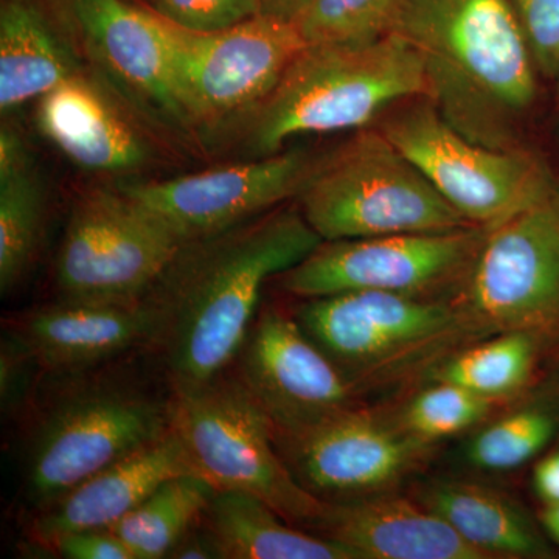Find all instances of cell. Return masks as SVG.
<instances>
[{"label": "cell", "instance_id": "cell-6", "mask_svg": "<svg viewBox=\"0 0 559 559\" xmlns=\"http://www.w3.org/2000/svg\"><path fill=\"white\" fill-rule=\"evenodd\" d=\"M171 428L198 473L216 489L249 492L290 524L311 528L326 510L290 473L277 450L271 419L237 374L173 395Z\"/></svg>", "mask_w": 559, "mask_h": 559}, {"label": "cell", "instance_id": "cell-39", "mask_svg": "<svg viewBox=\"0 0 559 559\" xmlns=\"http://www.w3.org/2000/svg\"><path fill=\"white\" fill-rule=\"evenodd\" d=\"M558 102H559V84H558Z\"/></svg>", "mask_w": 559, "mask_h": 559}, {"label": "cell", "instance_id": "cell-32", "mask_svg": "<svg viewBox=\"0 0 559 559\" xmlns=\"http://www.w3.org/2000/svg\"><path fill=\"white\" fill-rule=\"evenodd\" d=\"M5 336L0 349V396L3 414L10 415L31 396L33 373L43 370L20 341L9 333Z\"/></svg>", "mask_w": 559, "mask_h": 559}, {"label": "cell", "instance_id": "cell-29", "mask_svg": "<svg viewBox=\"0 0 559 559\" xmlns=\"http://www.w3.org/2000/svg\"><path fill=\"white\" fill-rule=\"evenodd\" d=\"M491 403L462 385L437 381L407 404L401 428L432 443L477 425L491 409Z\"/></svg>", "mask_w": 559, "mask_h": 559}, {"label": "cell", "instance_id": "cell-9", "mask_svg": "<svg viewBox=\"0 0 559 559\" xmlns=\"http://www.w3.org/2000/svg\"><path fill=\"white\" fill-rule=\"evenodd\" d=\"M380 131L474 226L491 229L554 187L539 162L466 138L429 97L385 117Z\"/></svg>", "mask_w": 559, "mask_h": 559}, {"label": "cell", "instance_id": "cell-22", "mask_svg": "<svg viewBox=\"0 0 559 559\" xmlns=\"http://www.w3.org/2000/svg\"><path fill=\"white\" fill-rule=\"evenodd\" d=\"M80 75L75 57L36 0L0 7V109L43 98Z\"/></svg>", "mask_w": 559, "mask_h": 559}, {"label": "cell", "instance_id": "cell-23", "mask_svg": "<svg viewBox=\"0 0 559 559\" xmlns=\"http://www.w3.org/2000/svg\"><path fill=\"white\" fill-rule=\"evenodd\" d=\"M423 506L487 558L533 557L543 551L538 535L520 509L481 485L439 481L426 489Z\"/></svg>", "mask_w": 559, "mask_h": 559}, {"label": "cell", "instance_id": "cell-37", "mask_svg": "<svg viewBox=\"0 0 559 559\" xmlns=\"http://www.w3.org/2000/svg\"><path fill=\"white\" fill-rule=\"evenodd\" d=\"M311 0H261V14L296 24Z\"/></svg>", "mask_w": 559, "mask_h": 559}, {"label": "cell", "instance_id": "cell-27", "mask_svg": "<svg viewBox=\"0 0 559 559\" xmlns=\"http://www.w3.org/2000/svg\"><path fill=\"white\" fill-rule=\"evenodd\" d=\"M404 0H311L296 22L307 46H367L400 31Z\"/></svg>", "mask_w": 559, "mask_h": 559}, {"label": "cell", "instance_id": "cell-15", "mask_svg": "<svg viewBox=\"0 0 559 559\" xmlns=\"http://www.w3.org/2000/svg\"><path fill=\"white\" fill-rule=\"evenodd\" d=\"M234 366L275 430H297L355 407L358 389L278 308L259 311Z\"/></svg>", "mask_w": 559, "mask_h": 559}, {"label": "cell", "instance_id": "cell-7", "mask_svg": "<svg viewBox=\"0 0 559 559\" xmlns=\"http://www.w3.org/2000/svg\"><path fill=\"white\" fill-rule=\"evenodd\" d=\"M296 319L356 389L421 366L476 334L459 305L381 290L308 299Z\"/></svg>", "mask_w": 559, "mask_h": 559}, {"label": "cell", "instance_id": "cell-36", "mask_svg": "<svg viewBox=\"0 0 559 559\" xmlns=\"http://www.w3.org/2000/svg\"><path fill=\"white\" fill-rule=\"evenodd\" d=\"M533 484L539 498L547 506L559 502V452L538 463L533 474Z\"/></svg>", "mask_w": 559, "mask_h": 559}, {"label": "cell", "instance_id": "cell-21", "mask_svg": "<svg viewBox=\"0 0 559 559\" xmlns=\"http://www.w3.org/2000/svg\"><path fill=\"white\" fill-rule=\"evenodd\" d=\"M201 522L219 559H356L347 547L296 527L249 492L216 489Z\"/></svg>", "mask_w": 559, "mask_h": 559}, {"label": "cell", "instance_id": "cell-16", "mask_svg": "<svg viewBox=\"0 0 559 559\" xmlns=\"http://www.w3.org/2000/svg\"><path fill=\"white\" fill-rule=\"evenodd\" d=\"M64 5L84 46L112 79L165 120L191 127L160 16L128 0H64Z\"/></svg>", "mask_w": 559, "mask_h": 559}, {"label": "cell", "instance_id": "cell-12", "mask_svg": "<svg viewBox=\"0 0 559 559\" xmlns=\"http://www.w3.org/2000/svg\"><path fill=\"white\" fill-rule=\"evenodd\" d=\"M488 227L322 241L307 259L278 275L300 299L355 290L421 296L468 275Z\"/></svg>", "mask_w": 559, "mask_h": 559}, {"label": "cell", "instance_id": "cell-26", "mask_svg": "<svg viewBox=\"0 0 559 559\" xmlns=\"http://www.w3.org/2000/svg\"><path fill=\"white\" fill-rule=\"evenodd\" d=\"M535 360V336L527 333L496 334L447 360L436 373L437 381L477 393L491 401L520 390L528 381Z\"/></svg>", "mask_w": 559, "mask_h": 559}, {"label": "cell", "instance_id": "cell-3", "mask_svg": "<svg viewBox=\"0 0 559 559\" xmlns=\"http://www.w3.org/2000/svg\"><path fill=\"white\" fill-rule=\"evenodd\" d=\"M120 360L55 374L60 384L40 401L24 447L22 491L36 513L170 432L173 395Z\"/></svg>", "mask_w": 559, "mask_h": 559}, {"label": "cell", "instance_id": "cell-19", "mask_svg": "<svg viewBox=\"0 0 559 559\" xmlns=\"http://www.w3.org/2000/svg\"><path fill=\"white\" fill-rule=\"evenodd\" d=\"M312 532L336 540L356 559H485L425 506L390 496L326 502Z\"/></svg>", "mask_w": 559, "mask_h": 559}, {"label": "cell", "instance_id": "cell-18", "mask_svg": "<svg viewBox=\"0 0 559 559\" xmlns=\"http://www.w3.org/2000/svg\"><path fill=\"white\" fill-rule=\"evenodd\" d=\"M198 473L175 429L106 466L36 513L32 538L43 547L80 530L112 528L171 477ZM202 476V474H201Z\"/></svg>", "mask_w": 559, "mask_h": 559}, {"label": "cell", "instance_id": "cell-13", "mask_svg": "<svg viewBox=\"0 0 559 559\" xmlns=\"http://www.w3.org/2000/svg\"><path fill=\"white\" fill-rule=\"evenodd\" d=\"M274 440L294 477L323 502L388 492L430 454V441L358 407L308 428L274 429Z\"/></svg>", "mask_w": 559, "mask_h": 559}, {"label": "cell", "instance_id": "cell-11", "mask_svg": "<svg viewBox=\"0 0 559 559\" xmlns=\"http://www.w3.org/2000/svg\"><path fill=\"white\" fill-rule=\"evenodd\" d=\"M176 83L191 127L234 123L277 86L307 47L296 24L259 16L215 33L165 21Z\"/></svg>", "mask_w": 559, "mask_h": 559}, {"label": "cell", "instance_id": "cell-35", "mask_svg": "<svg viewBox=\"0 0 559 559\" xmlns=\"http://www.w3.org/2000/svg\"><path fill=\"white\" fill-rule=\"evenodd\" d=\"M170 559H219L202 522H197L173 547Z\"/></svg>", "mask_w": 559, "mask_h": 559}, {"label": "cell", "instance_id": "cell-33", "mask_svg": "<svg viewBox=\"0 0 559 559\" xmlns=\"http://www.w3.org/2000/svg\"><path fill=\"white\" fill-rule=\"evenodd\" d=\"M47 549L66 559H134L114 530H80L58 536Z\"/></svg>", "mask_w": 559, "mask_h": 559}, {"label": "cell", "instance_id": "cell-30", "mask_svg": "<svg viewBox=\"0 0 559 559\" xmlns=\"http://www.w3.org/2000/svg\"><path fill=\"white\" fill-rule=\"evenodd\" d=\"M151 10L182 31L215 33L261 14V0H150Z\"/></svg>", "mask_w": 559, "mask_h": 559}, {"label": "cell", "instance_id": "cell-8", "mask_svg": "<svg viewBox=\"0 0 559 559\" xmlns=\"http://www.w3.org/2000/svg\"><path fill=\"white\" fill-rule=\"evenodd\" d=\"M183 242L127 191H87L70 212L55 263L61 299L138 304Z\"/></svg>", "mask_w": 559, "mask_h": 559}, {"label": "cell", "instance_id": "cell-20", "mask_svg": "<svg viewBox=\"0 0 559 559\" xmlns=\"http://www.w3.org/2000/svg\"><path fill=\"white\" fill-rule=\"evenodd\" d=\"M39 130L70 160L92 171L142 167L148 148L94 84L73 76L40 98Z\"/></svg>", "mask_w": 559, "mask_h": 559}, {"label": "cell", "instance_id": "cell-25", "mask_svg": "<svg viewBox=\"0 0 559 559\" xmlns=\"http://www.w3.org/2000/svg\"><path fill=\"white\" fill-rule=\"evenodd\" d=\"M46 194L33 164L0 178V293L27 280L43 246Z\"/></svg>", "mask_w": 559, "mask_h": 559}, {"label": "cell", "instance_id": "cell-24", "mask_svg": "<svg viewBox=\"0 0 559 559\" xmlns=\"http://www.w3.org/2000/svg\"><path fill=\"white\" fill-rule=\"evenodd\" d=\"M215 491L200 473L171 477L110 530L134 559L168 558L176 543L201 521Z\"/></svg>", "mask_w": 559, "mask_h": 559}, {"label": "cell", "instance_id": "cell-5", "mask_svg": "<svg viewBox=\"0 0 559 559\" xmlns=\"http://www.w3.org/2000/svg\"><path fill=\"white\" fill-rule=\"evenodd\" d=\"M297 198L323 241L474 226L380 130L360 131L320 160Z\"/></svg>", "mask_w": 559, "mask_h": 559}, {"label": "cell", "instance_id": "cell-38", "mask_svg": "<svg viewBox=\"0 0 559 559\" xmlns=\"http://www.w3.org/2000/svg\"><path fill=\"white\" fill-rule=\"evenodd\" d=\"M543 522L547 532L559 543V502L547 506L543 513Z\"/></svg>", "mask_w": 559, "mask_h": 559}, {"label": "cell", "instance_id": "cell-14", "mask_svg": "<svg viewBox=\"0 0 559 559\" xmlns=\"http://www.w3.org/2000/svg\"><path fill=\"white\" fill-rule=\"evenodd\" d=\"M318 164L308 151H280L252 162L132 183L121 190L187 242L230 229L299 197Z\"/></svg>", "mask_w": 559, "mask_h": 559}, {"label": "cell", "instance_id": "cell-1", "mask_svg": "<svg viewBox=\"0 0 559 559\" xmlns=\"http://www.w3.org/2000/svg\"><path fill=\"white\" fill-rule=\"evenodd\" d=\"M322 241L299 205H288L183 242L140 300L150 319L145 349L156 356L173 395L230 371L259 314L264 283Z\"/></svg>", "mask_w": 559, "mask_h": 559}, {"label": "cell", "instance_id": "cell-17", "mask_svg": "<svg viewBox=\"0 0 559 559\" xmlns=\"http://www.w3.org/2000/svg\"><path fill=\"white\" fill-rule=\"evenodd\" d=\"M43 373H73L114 362L150 341L148 312L138 304L61 300L5 320Z\"/></svg>", "mask_w": 559, "mask_h": 559}, {"label": "cell", "instance_id": "cell-2", "mask_svg": "<svg viewBox=\"0 0 559 559\" xmlns=\"http://www.w3.org/2000/svg\"><path fill=\"white\" fill-rule=\"evenodd\" d=\"M399 35L421 57L429 98L455 130L513 150L511 121L536 98V69L510 0H404Z\"/></svg>", "mask_w": 559, "mask_h": 559}, {"label": "cell", "instance_id": "cell-4", "mask_svg": "<svg viewBox=\"0 0 559 559\" xmlns=\"http://www.w3.org/2000/svg\"><path fill=\"white\" fill-rule=\"evenodd\" d=\"M417 97H429L425 64L396 33L367 46L305 47L275 90L234 123L242 151L259 159L297 135L360 130Z\"/></svg>", "mask_w": 559, "mask_h": 559}, {"label": "cell", "instance_id": "cell-31", "mask_svg": "<svg viewBox=\"0 0 559 559\" xmlns=\"http://www.w3.org/2000/svg\"><path fill=\"white\" fill-rule=\"evenodd\" d=\"M536 72L559 80V0H510Z\"/></svg>", "mask_w": 559, "mask_h": 559}, {"label": "cell", "instance_id": "cell-10", "mask_svg": "<svg viewBox=\"0 0 559 559\" xmlns=\"http://www.w3.org/2000/svg\"><path fill=\"white\" fill-rule=\"evenodd\" d=\"M460 310L477 336L559 330V190L488 229Z\"/></svg>", "mask_w": 559, "mask_h": 559}, {"label": "cell", "instance_id": "cell-28", "mask_svg": "<svg viewBox=\"0 0 559 559\" xmlns=\"http://www.w3.org/2000/svg\"><path fill=\"white\" fill-rule=\"evenodd\" d=\"M554 433L550 415L539 411L518 412L481 430L471 443L468 457L480 469L520 468L546 448Z\"/></svg>", "mask_w": 559, "mask_h": 559}, {"label": "cell", "instance_id": "cell-34", "mask_svg": "<svg viewBox=\"0 0 559 559\" xmlns=\"http://www.w3.org/2000/svg\"><path fill=\"white\" fill-rule=\"evenodd\" d=\"M31 164V153L20 132L11 127H3L0 131V178H7Z\"/></svg>", "mask_w": 559, "mask_h": 559}]
</instances>
